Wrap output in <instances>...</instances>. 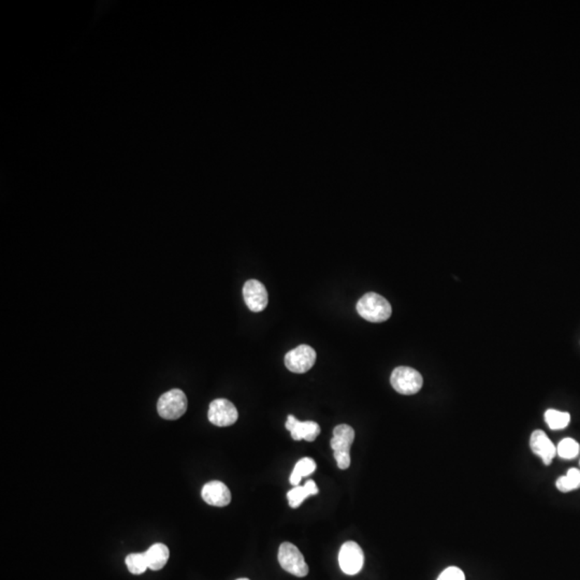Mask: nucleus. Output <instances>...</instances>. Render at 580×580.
Listing matches in <instances>:
<instances>
[{"label":"nucleus","mask_w":580,"mask_h":580,"mask_svg":"<svg viewBox=\"0 0 580 580\" xmlns=\"http://www.w3.org/2000/svg\"><path fill=\"white\" fill-rule=\"evenodd\" d=\"M530 447L535 455L539 456L546 465L553 462L557 456V446L550 441L546 433L541 430H535L531 434Z\"/></svg>","instance_id":"obj_12"},{"label":"nucleus","mask_w":580,"mask_h":580,"mask_svg":"<svg viewBox=\"0 0 580 580\" xmlns=\"http://www.w3.org/2000/svg\"><path fill=\"white\" fill-rule=\"evenodd\" d=\"M357 312L370 323H382L392 316V305L384 297L375 292L364 295L357 303Z\"/></svg>","instance_id":"obj_1"},{"label":"nucleus","mask_w":580,"mask_h":580,"mask_svg":"<svg viewBox=\"0 0 580 580\" xmlns=\"http://www.w3.org/2000/svg\"><path fill=\"white\" fill-rule=\"evenodd\" d=\"M437 580H465V576L459 567H451L445 569Z\"/></svg>","instance_id":"obj_20"},{"label":"nucleus","mask_w":580,"mask_h":580,"mask_svg":"<svg viewBox=\"0 0 580 580\" xmlns=\"http://www.w3.org/2000/svg\"><path fill=\"white\" fill-rule=\"evenodd\" d=\"M287 430L292 434L295 441L305 439L307 442H314L321 434V427L315 421H300L294 416L289 415L285 423Z\"/></svg>","instance_id":"obj_10"},{"label":"nucleus","mask_w":580,"mask_h":580,"mask_svg":"<svg viewBox=\"0 0 580 580\" xmlns=\"http://www.w3.org/2000/svg\"><path fill=\"white\" fill-rule=\"evenodd\" d=\"M278 563L283 569L287 573L297 576V577H305L309 574V567L305 562L298 547L295 546L289 541H285L280 546L278 555Z\"/></svg>","instance_id":"obj_4"},{"label":"nucleus","mask_w":580,"mask_h":580,"mask_svg":"<svg viewBox=\"0 0 580 580\" xmlns=\"http://www.w3.org/2000/svg\"><path fill=\"white\" fill-rule=\"evenodd\" d=\"M558 490L561 492H571L580 488V470L569 469L565 476L558 478L555 482Z\"/></svg>","instance_id":"obj_16"},{"label":"nucleus","mask_w":580,"mask_h":580,"mask_svg":"<svg viewBox=\"0 0 580 580\" xmlns=\"http://www.w3.org/2000/svg\"><path fill=\"white\" fill-rule=\"evenodd\" d=\"M243 297L246 307L252 312H262L268 305V292L262 283L257 280H250L244 284Z\"/></svg>","instance_id":"obj_9"},{"label":"nucleus","mask_w":580,"mask_h":580,"mask_svg":"<svg viewBox=\"0 0 580 580\" xmlns=\"http://www.w3.org/2000/svg\"><path fill=\"white\" fill-rule=\"evenodd\" d=\"M201 496L207 504L217 508H225L231 502V492L229 488L219 480L207 482L203 486Z\"/></svg>","instance_id":"obj_11"},{"label":"nucleus","mask_w":580,"mask_h":580,"mask_svg":"<svg viewBox=\"0 0 580 580\" xmlns=\"http://www.w3.org/2000/svg\"><path fill=\"white\" fill-rule=\"evenodd\" d=\"M545 421L553 430H562L567 428L571 421V415L567 412L557 410H548L545 413Z\"/></svg>","instance_id":"obj_17"},{"label":"nucleus","mask_w":580,"mask_h":580,"mask_svg":"<svg viewBox=\"0 0 580 580\" xmlns=\"http://www.w3.org/2000/svg\"><path fill=\"white\" fill-rule=\"evenodd\" d=\"M207 418L217 427H229L237 423L239 413L237 408L226 399H217L210 404Z\"/></svg>","instance_id":"obj_8"},{"label":"nucleus","mask_w":580,"mask_h":580,"mask_svg":"<svg viewBox=\"0 0 580 580\" xmlns=\"http://www.w3.org/2000/svg\"><path fill=\"white\" fill-rule=\"evenodd\" d=\"M318 487L313 480H307L304 486H297L294 489L287 492L289 505L292 508H298L309 496L318 494Z\"/></svg>","instance_id":"obj_14"},{"label":"nucleus","mask_w":580,"mask_h":580,"mask_svg":"<svg viewBox=\"0 0 580 580\" xmlns=\"http://www.w3.org/2000/svg\"><path fill=\"white\" fill-rule=\"evenodd\" d=\"M187 411L186 394L181 389L165 392L157 402V412L166 420H176Z\"/></svg>","instance_id":"obj_3"},{"label":"nucleus","mask_w":580,"mask_h":580,"mask_svg":"<svg viewBox=\"0 0 580 580\" xmlns=\"http://www.w3.org/2000/svg\"><path fill=\"white\" fill-rule=\"evenodd\" d=\"M316 362V352L309 345H300L285 356V366L292 373L303 374L312 369Z\"/></svg>","instance_id":"obj_6"},{"label":"nucleus","mask_w":580,"mask_h":580,"mask_svg":"<svg viewBox=\"0 0 580 580\" xmlns=\"http://www.w3.org/2000/svg\"><path fill=\"white\" fill-rule=\"evenodd\" d=\"M394 389L401 394L411 396L417 394L423 387L421 374L410 366H398L394 370L390 378Z\"/></svg>","instance_id":"obj_5"},{"label":"nucleus","mask_w":580,"mask_h":580,"mask_svg":"<svg viewBox=\"0 0 580 580\" xmlns=\"http://www.w3.org/2000/svg\"><path fill=\"white\" fill-rule=\"evenodd\" d=\"M237 580H250V579H248V578H239V579H237Z\"/></svg>","instance_id":"obj_21"},{"label":"nucleus","mask_w":580,"mask_h":580,"mask_svg":"<svg viewBox=\"0 0 580 580\" xmlns=\"http://www.w3.org/2000/svg\"><path fill=\"white\" fill-rule=\"evenodd\" d=\"M580 445L571 437L562 439L557 446V455L562 459L572 460L579 455Z\"/></svg>","instance_id":"obj_19"},{"label":"nucleus","mask_w":580,"mask_h":580,"mask_svg":"<svg viewBox=\"0 0 580 580\" xmlns=\"http://www.w3.org/2000/svg\"><path fill=\"white\" fill-rule=\"evenodd\" d=\"M126 565L128 571L134 575H141L148 569V560H146V553H130L126 558Z\"/></svg>","instance_id":"obj_18"},{"label":"nucleus","mask_w":580,"mask_h":580,"mask_svg":"<svg viewBox=\"0 0 580 580\" xmlns=\"http://www.w3.org/2000/svg\"><path fill=\"white\" fill-rule=\"evenodd\" d=\"M146 560H148V569L152 571H160L164 569L165 565L168 563L170 551L168 547L162 543H156L152 545L146 551Z\"/></svg>","instance_id":"obj_13"},{"label":"nucleus","mask_w":580,"mask_h":580,"mask_svg":"<svg viewBox=\"0 0 580 580\" xmlns=\"http://www.w3.org/2000/svg\"><path fill=\"white\" fill-rule=\"evenodd\" d=\"M354 439L355 431L351 425H339L333 430L330 445L339 469L347 470L351 467V447Z\"/></svg>","instance_id":"obj_2"},{"label":"nucleus","mask_w":580,"mask_h":580,"mask_svg":"<svg viewBox=\"0 0 580 580\" xmlns=\"http://www.w3.org/2000/svg\"><path fill=\"white\" fill-rule=\"evenodd\" d=\"M364 555L361 547L355 541H346L339 553V565L346 575L354 576L363 567Z\"/></svg>","instance_id":"obj_7"},{"label":"nucleus","mask_w":580,"mask_h":580,"mask_svg":"<svg viewBox=\"0 0 580 580\" xmlns=\"http://www.w3.org/2000/svg\"><path fill=\"white\" fill-rule=\"evenodd\" d=\"M316 462H315V460L312 459V458L305 457L299 460L296 465H295L292 475H290V479H289L290 480V484L295 486V487H297V486H299V484H300L302 478L314 473V472L316 471Z\"/></svg>","instance_id":"obj_15"}]
</instances>
